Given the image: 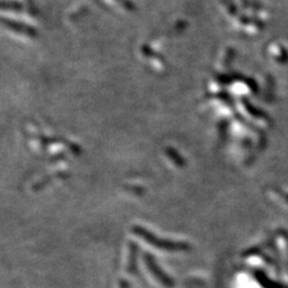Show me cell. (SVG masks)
I'll use <instances>...</instances> for the list:
<instances>
[{
  "label": "cell",
  "mask_w": 288,
  "mask_h": 288,
  "mask_svg": "<svg viewBox=\"0 0 288 288\" xmlns=\"http://www.w3.org/2000/svg\"><path fill=\"white\" fill-rule=\"evenodd\" d=\"M134 232L136 235H138L140 238L146 240L148 243L154 246L155 248L167 250V251H187V249H189V246H188L187 243L172 242L169 240L159 239L155 235L151 234L149 231L144 229L143 227H140V226L134 227Z\"/></svg>",
  "instance_id": "6da1fadb"
},
{
  "label": "cell",
  "mask_w": 288,
  "mask_h": 288,
  "mask_svg": "<svg viewBox=\"0 0 288 288\" xmlns=\"http://www.w3.org/2000/svg\"><path fill=\"white\" fill-rule=\"evenodd\" d=\"M144 258H146V263L150 272L153 274V276H155V279H156L161 285L167 288H172L174 286L173 281L163 271H161L159 266L155 263V261H153V258L149 255V254H147V255L144 256Z\"/></svg>",
  "instance_id": "7a4b0ae2"
}]
</instances>
